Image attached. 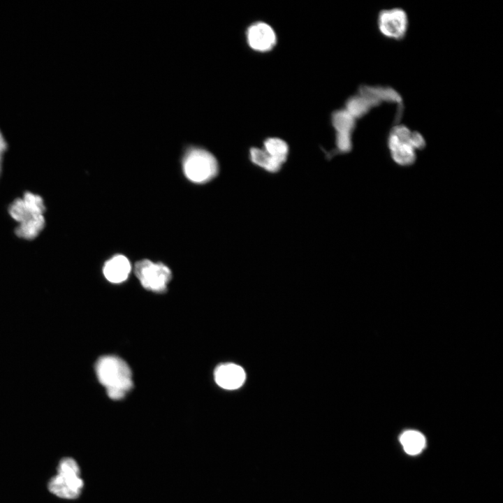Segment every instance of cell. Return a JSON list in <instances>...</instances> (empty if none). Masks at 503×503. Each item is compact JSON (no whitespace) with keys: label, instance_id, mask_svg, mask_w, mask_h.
<instances>
[{"label":"cell","instance_id":"1","mask_svg":"<svg viewBox=\"0 0 503 503\" xmlns=\"http://www.w3.org/2000/svg\"><path fill=\"white\" fill-rule=\"evenodd\" d=\"M45 211L43 198L30 191L13 201L8 207V213L19 223L15 228L16 234L26 240L36 238L45 227Z\"/></svg>","mask_w":503,"mask_h":503},{"label":"cell","instance_id":"2","mask_svg":"<svg viewBox=\"0 0 503 503\" xmlns=\"http://www.w3.org/2000/svg\"><path fill=\"white\" fill-rule=\"evenodd\" d=\"M95 371L99 382L112 400L122 399L133 388L131 370L119 357L112 355L100 357L96 362Z\"/></svg>","mask_w":503,"mask_h":503},{"label":"cell","instance_id":"3","mask_svg":"<svg viewBox=\"0 0 503 503\" xmlns=\"http://www.w3.org/2000/svg\"><path fill=\"white\" fill-rule=\"evenodd\" d=\"M80 467L71 458L61 459L57 467V474L48 483V489L54 495L73 500L79 497L84 486L80 476Z\"/></svg>","mask_w":503,"mask_h":503},{"label":"cell","instance_id":"4","mask_svg":"<svg viewBox=\"0 0 503 503\" xmlns=\"http://www.w3.org/2000/svg\"><path fill=\"white\" fill-rule=\"evenodd\" d=\"M182 167L187 178L198 184L212 180L219 171L218 162L214 155L199 147L187 150L183 158Z\"/></svg>","mask_w":503,"mask_h":503},{"label":"cell","instance_id":"5","mask_svg":"<svg viewBox=\"0 0 503 503\" xmlns=\"http://www.w3.org/2000/svg\"><path fill=\"white\" fill-rule=\"evenodd\" d=\"M134 272L145 289L156 293L165 292L172 279V272L168 267L162 263H154L148 259L138 261Z\"/></svg>","mask_w":503,"mask_h":503},{"label":"cell","instance_id":"6","mask_svg":"<svg viewBox=\"0 0 503 503\" xmlns=\"http://www.w3.org/2000/svg\"><path fill=\"white\" fill-rule=\"evenodd\" d=\"M377 22L380 34L388 39H403L408 31V15L401 8L381 10L378 14Z\"/></svg>","mask_w":503,"mask_h":503},{"label":"cell","instance_id":"7","mask_svg":"<svg viewBox=\"0 0 503 503\" xmlns=\"http://www.w3.org/2000/svg\"><path fill=\"white\" fill-rule=\"evenodd\" d=\"M332 124L335 130L337 151L347 153L352 148V133L356 119L345 110H336L332 115Z\"/></svg>","mask_w":503,"mask_h":503},{"label":"cell","instance_id":"8","mask_svg":"<svg viewBox=\"0 0 503 503\" xmlns=\"http://www.w3.org/2000/svg\"><path fill=\"white\" fill-rule=\"evenodd\" d=\"M247 38L249 45L258 52L269 51L276 44V34L273 29L265 22L252 24L247 29Z\"/></svg>","mask_w":503,"mask_h":503},{"label":"cell","instance_id":"9","mask_svg":"<svg viewBox=\"0 0 503 503\" xmlns=\"http://www.w3.org/2000/svg\"><path fill=\"white\" fill-rule=\"evenodd\" d=\"M217 384L227 390L240 388L245 380V372L242 367L234 363H224L218 365L214 373Z\"/></svg>","mask_w":503,"mask_h":503},{"label":"cell","instance_id":"10","mask_svg":"<svg viewBox=\"0 0 503 503\" xmlns=\"http://www.w3.org/2000/svg\"><path fill=\"white\" fill-rule=\"evenodd\" d=\"M387 144L391 158L397 164L407 166L414 163L416 158V151L408 142L400 139L390 132Z\"/></svg>","mask_w":503,"mask_h":503},{"label":"cell","instance_id":"11","mask_svg":"<svg viewBox=\"0 0 503 503\" xmlns=\"http://www.w3.org/2000/svg\"><path fill=\"white\" fill-rule=\"evenodd\" d=\"M131 265L129 259L123 255H115L107 261L103 268L106 279L118 284L125 281L131 272Z\"/></svg>","mask_w":503,"mask_h":503},{"label":"cell","instance_id":"12","mask_svg":"<svg viewBox=\"0 0 503 503\" xmlns=\"http://www.w3.org/2000/svg\"><path fill=\"white\" fill-rule=\"evenodd\" d=\"M358 93L371 99L379 105L384 102L397 104L402 102L401 95L391 87L362 85Z\"/></svg>","mask_w":503,"mask_h":503},{"label":"cell","instance_id":"13","mask_svg":"<svg viewBox=\"0 0 503 503\" xmlns=\"http://www.w3.org/2000/svg\"><path fill=\"white\" fill-rule=\"evenodd\" d=\"M379 105L373 100L358 93L347 101L344 109L356 119L363 117L373 108Z\"/></svg>","mask_w":503,"mask_h":503},{"label":"cell","instance_id":"14","mask_svg":"<svg viewBox=\"0 0 503 503\" xmlns=\"http://www.w3.org/2000/svg\"><path fill=\"white\" fill-rule=\"evenodd\" d=\"M252 162L269 173L278 172L282 164L270 156L263 149L252 147L249 151Z\"/></svg>","mask_w":503,"mask_h":503},{"label":"cell","instance_id":"15","mask_svg":"<svg viewBox=\"0 0 503 503\" xmlns=\"http://www.w3.org/2000/svg\"><path fill=\"white\" fill-rule=\"evenodd\" d=\"M400 442L404 451L409 455L419 453L425 445L424 436L416 430H407L400 437Z\"/></svg>","mask_w":503,"mask_h":503},{"label":"cell","instance_id":"16","mask_svg":"<svg viewBox=\"0 0 503 503\" xmlns=\"http://www.w3.org/2000/svg\"><path fill=\"white\" fill-rule=\"evenodd\" d=\"M264 150L272 158L280 162L285 163L289 154V146L286 143L279 138H269L264 141Z\"/></svg>","mask_w":503,"mask_h":503},{"label":"cell","instance_id":"17","mask_svg":"<svg viewBox=\"0 0 503 503\" xmlns=\"http://www.w3.org/2000/svg\"><path fill=\"white\" fill-rule=\"evenodd\" d=\"M409 143L416 151L423 150L425 146L423 136L416 131H412Z\"/></svg>","mask_w":503,"mask_h":503},{"label":"cell","instance_id":"18","mask_svg":"<svg viewBox=\"0 0 503 503\" xmlns=\"http://www.w3.org/2000/svg\"><path fill=\"white\" fill-rule=\"evenodd\" d=\"M7 144L6 142V140L0 131V174L1 173V169H2V161H3V154L6 150Z\"/></svg>","mask_w":503,"mask_h":503}]
</instances>
